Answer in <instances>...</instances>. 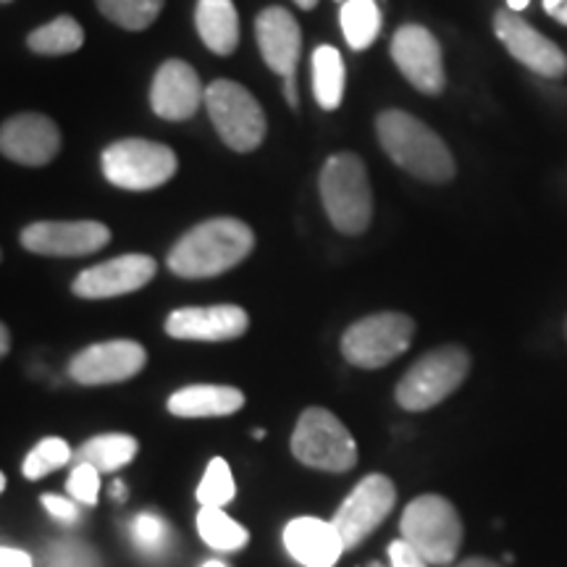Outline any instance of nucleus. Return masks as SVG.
Listing matches in <instances>:
<instances>
[{"instance_id":"nucleus-1","label":"nucleus","mask_w":567,"mask_h":567,"mask_svg":"<svg viewBox=\"0 0 567 567\" xmlns=\"http://www.w3.org/2000/svg\"><path fill=\"white\" fill-rule=\"evenodd\" d=\"M255 247V234L239 218H210L197 224L172 247L168 271L179 279H213L239 266Z\"/></svg>"},{"instance_id":"nucleus-2","label":"nucleus","mask_w":567,"mask_h":567,"mask_svg":"<svg viewBox=\"0 0 567 567\" xmlns=\"http://www.w3.org/2000/svg\"><path fill=\"white\" fill-rule=\"evenodd\" d=\"M375 134H379L381 147L389 158L408 174H413L415 179L431 184L455 179V158H452L446 142L413 113L400 109L379 113Z\"/></svg>"},{"instance_id":"nucleus-3","label":"nucleus","mask_w":567,"mask_h":567,"mask_svg":"<svg viewBox=\"0 0 567 567\" xmlns=\"http://www.w3.org/2000/svg\"><path fill=\"white\" fill-rule=\"evenodd\" d=\"M321 200L326 216L337 231L358 237L371 226L373 218V193L363 161L354 153H337L323 163Z\"/></svg>"},{"instance_id":"nucleus-4","label":"nucleus","mask_w":567,"mask_h":567,"mask_svg":"<svg viewBox=\"0 0 567 567\" xmlns=\"http://www.w3.org/2000/svg\"><path fill=\"white\" fill-rule=\"evenodd\" d=\"M402 538L429 565H450L463 547V520L444 496L423 494L410 502L400 520Z\"/></svg>"},{"instance_id":"nucleus-5","label":"nucleus","mask_w":567,"mask_h":567,"mask_svg":"<svg viewBox=\"0 0 567 567\" xmlns=\"http://www.w3.org/2000/svg\"><path fill=\"white\" fill-rule=\"evenodd\" d=\"M467 371H471V354L463 347L446 344L434 352H425L396 384V405L410 413H423V410L442 405L446 396L457 392Z\"/></svg>"},{"instance_id":"nucleus-6","label":"nucleus","mask_w":567,"mask_h":567,"mask_svg":"<svg viewBox=\"0 0 567 567\" xmlns=\"http://www.w3.org/2000/svg\"><path fill=\"white\" fill-rule=\"evenodd\" d=\"M205 109L226 145L237 153H252L264 145L268 124L260 103L239 82L216 80L205 87Z\"/></svg>"},{"instance_id":"nucleus-7","label":"nucleus","mask_w":567,"mask_h":567,"mask_svg":"<svg viewBox=\"0 0 567 567\" xmlns=\"http://www.w3.org/2000/svg\"><path fill=\"white\" fill-rule=\"evenodd\" d=\"M101 168L113 187L147 193L174 179L179 161L168 145L132 137L111 142L101 155Z\"/></svg>"},{"instance_id":"nucleus-8","label":"nucleus","mask_w":567,"mask_h":567,"mask_svg":"<svg viewBox=\"0 0 567 567\" xmlns=\"http://www.w3.org/2000/svg\"><path fill=\"white\" fill-rule=\"evenodd\" d=\"M292 455L316 471L347 473L358 463V444L331 410L308 408L295 425Z\"/></svg>"},{"instance_id":"nucleus-9","label":"nucleus","mask_w":567,"mask_h":567,"mask_svg":"<svg viewBox=\"0 0 567 567\" xmlns=\"http://www.w3.org/2000/svg\"><path fill=\"white\" fill-rule=\"evenodd\" d=\"M415 323L405 313H373L354 321L342 337V354L354 368H384L413 344Z\"/></svg>"},{"instance_id":"nucleus-10","label":"nucleus","mask_w":567,"mask_h":567,"mask_svg":"<svg viewBox=\"0 0 567 567\" xmlns=\"http://www.w3.org/2000/svg\"><path fill=\"white\" fill-rule=\"evenodd\" d=\"M396 492L394 484L386 476H368L352 488L350 496L337 509L334 526L342 536L344 549L350 551L365 542L381 523L386 520L389 513L394 509Z\"/></svg>"},{"instance_id":"nucleus-11","label":"nucleus","mask_w":567,"mask_h":567,"mask_svg":"<svg viewBox=\"0 0 567 567\" xmlns=\"http://www.w3.org/2000/svg\"><path fill=\"white\" fill-rule=\"evenodd\" d=\"M145 363V347L132 339H111V342L92 344L74 354L69 363V375L82 386H111L134 379Z\"/></svg>"},{"instance_id":"nucleus-12","label":"nucleus","mask_w":567,"mask_h":567,"mask_svg":"<svg viewBox=\"0 0 567 567\" xmlns=\"http://www.w3.org/2000/svg\"><path fill=\"white\" fill-rule=\"evenodd\" d=\"M392 59L402 76L423 95H442L446 87L439 40L421 24H405L392 38Z\"/></svg>"},{"instance_id":"nucleus-13","label":"nucleus","mask_w":567,"mask_h":567,"mask_svg":"<svg viewBox=\"0 0 567 567\" xmlns=\"http://www.w3.org/2000/svg\"><path fill=\"white\" fill-rule=\"evenodd\" d=\"M494 32L515 61H520L523 66L544 76V80H559L567 71V55L559 51L557 42L544 38L515 11H496Z\"/></svg>"},{"instance_id":"nucleus-14","label":"nucleus","mask_w":567,"mask_h":567,"mask_svg":"<svg viewBox=\"0 0 567 567\" xmlns=\"http://www.w3.org/2000/svg\"><path fill=\"white\" fill-rule=\"evenodd\" d=\"M21 247L48 258H82L111 243L109 226L101 221H38L21 231Z\"/></svg>"},{"instance_id":"nucleus-15","label":"nucleus","mask_w":567,"mask_h":567,"mask_svg":"<svg viewBox=\"0 0 567 567\" xmlns=\"http://www.w3.org/2000/svg\"><path fill=\"white\" fill-rule=\"evenodd\" d=\"M155 271H158V264H155L151 255L132 252L87 268V271L76 276L71 289L82 300H111V297L137 292V289L153 281Z\"/></svg>"},{"instance_id":"nucleus-16","label":"nucleus","mask_w":567,"mask_h":567,"mask_svg":"<svg viewBox=\"0 0 567 567\" xmlns=\"http://www.w3.org/2000/svg\"><path fill=\"white\" fill-rule=\"evenodd\" d=\"M0 151L21 166H48L61 151V132L42 113H19L0 126Z\"/></svg>"},{"instance_id":"nucleus-17","label":"nucleus","mask_w":567,"mask_h":567,"mask_svg":"<svg viewBox=\"0 0 567 567\" xmlns=\"http://www.w3.org/2000/svg\"><path fill=\"white\" fill-rule=\"evenodd\" d=\"M205 105V87L187 61L168 59L155 71L151 87V109L166 122H187Z\"/></svg>"},{"instance_id":"nucleus-18","label":"nucleus","mask_w":567,"mask_h":567,"mask_svg":"<svg viewBox=\"0 0 567 567\" xmlns=\"http://www.w3.org/2000/svg\"><path fill=\"white\" fill-rule=\"evenodd\" d=\"M250 326L239 305H210V308H179L166 318L163 329L182 342H231Z\"/></svg>"},{"instance_id":"nucleus-19","label":"nucleus","mask_w":567,"mask_h":567,"mask_svg":"<svg viewBox=\"0 0 567 567\" xmlns=\"http://www.w3.org/2000/svg\"><path fill=\"white\" fill-rule=\"evenodd\" d=\"M255 38H258V48L268 69L284 80H292L302 51V32L292 13L281 6L260 11L255 19Z\"/></svg>"},{"instance_id":"nucleus-20","label":"nucleus","mask_w":567,"mask_h":567,"mask_svg":"<svg viewBox=\"0 0 567 567\" xmlns=\"http://www.w3.org/2000/svg\"><path fill=\"white\" fill-rule=\"evenodd\" d=\"M284 547L305 567H334L347 551L334 523L318 517H295L284 528Z\"/></svg>"},{"instance_id":"nucleus-21","label":"nucleus","mask_w":567,"mask_h":567,"mask_svg":"<svg viewBox=\"0 0 567 567\" xmlns=\"http://www.w3.org/2000/svg\"><path fill=\"white\" fill-rule=\"evenodd\" d=\"M245 408V394L224 384H193L168 396V413L176 417H224Z\"/></svg>"},{"instance_id":"nucleus-22","label":"nucleus","mask_w":567,"mask_h":567,"mask_svg":"<svg viewBox=\"0 0 567 567\" xmlns=\"http://www.w3.org/2000/svg\"><path fill=\"white\" fill-rule=\"evenodd\" d=\"M195 27L205 48L218 55H231L239 45V17L231 0H197Z\"/></svg>"},{"instance_id":"nucleus-23","label":"nucleus","mask_w":567,"mask_h":567,"mask_svg":"<svg viewBox=\"0 0 567 567\" xmlns=\"http://www.w3.org/2000/svg\"><path fill=\"white\" fill-rule=\"evenodd\" d=\"M140 444L134 436L126 434H105L90 439L87 444H82V450L76 452V460L80 463H87L97 467L101 473H116L122 471L137 457Z\"/></svg>"},{"instance_id":"nucleus-24","label":"nucleus","mask_w":567,"mask_h":567,"mask_svg":"<svg viewBox=\"0 0 567 567\" xmlns=\"http://www.w3.org/2000/svg\"><path fill=\"white\" fill-rule=\"evenodd\" d=\"M313 92L323 111H337L344 95V61L331 45H318L313 51Z\"/></svg>"},{"instance_id":"nucleus-25","label":"nucleus","mask_w":567,"mask_h":567,"mask_svg":"<svg viewBox=\"0 0 567 567\" xmlns=\"http://www.w3.org/2000/svg\"><path fill=\"white\" fill-rule=\"evenodd\" d=\"M27 45L38 55H69L84 45V30L74 17H59L32 30Z\"/></svg>"},{"instance_id":"nucleus-26","label":"nucleus","mask_w":567,"mask_h":567,"mask_svg":"<svg viewBox=\"0 0 567 567\" xmlns=\"http://www.w3.org/2000/svg\"><path fill=\"white\" fill-rule=\"evenodd\" d=\"M342 32L352 51L371 48L381 32V9L375 0H347L342 6Z\"/></svg>"},{"instance_id":"nucleus-27","label":"nucleus","mask_w":567,"mask_h":567,"mask_svg":"<svg viewBox=\"0 0 567 567\" xmlns=\"http://www.w3.org/2000/svg\"><path fill=\"white\" fill-rule=\"evenodd\" d=\"M197 534L208 547L218 551H237L250 542L245 526H239L237 520H231L224 513V507H203L197 513Z\"/></svg>"},{"instance_id":"nucleus-28","label":"nucleus","mask_w":567,"mask_h":567,"mask_svg":"<svg viewBox=\"0 0 567 567\" xmlns=\"http://www.w3.org/2000/svg\"><path fill=\"white\" fill-rule=\"evenodd\" d=\"M95 3L103 17L122 30L142 32L158 19L166 0H95Z\"/></svg>"},{"instance_id":"nucleus-29","label":"nucleus","mask_w":567,"mask_h":567,"mask_svg":"<svg viewBox=\"0 0 567 567\" xmlns=\"http://www.w3.org/2000/svg\"><path fill=\"white\" fill-rule=\"evenodd\" d=\"M234 494H237V484H234L229 463L224 457H213L197 486V502L203 507H224L234 499Z\"/></svg>"},{"instance_id":"nucleus-30","label":"nucleus","mask_w":567,"mask_h":567,"mask_svg":"<svg viewBox=\"0 0 567 567\" xmlns=\"http://www.w3.org/2000/svg\"><path fill=\"white\" fill-rule=\"evenodd\" d=\"M71 460V446L59 436L42 439V442L34 446V450L24 460V478L38 481L48 473L59 471Z\"/></svg>"},{"instance_id":"nucleus-31","label":"nucleus","mask_w":567,"mask_h":567,"mask_svg":"<svg viewBox=\"0 0 567 567\" xmlns=\"http://www.w3.org/2000/svg\"><path fill=\"white\" fill-rule=\"evenodd\" d=\"M66 488L76 502H82V505H95L97 494H101V471L87 463H80L69 476Z\"/></svg>"},{"instance_id":"nucleus-32","label":"nucleus","mask_w":567,"mask_h":567,"mask_svg":"<svg viewBox=\"0 0 567 567\" xmlns=\"http://www.w3.org/2000/svg\"><path fill=\"white\" fill-rule=\"evenodd\" d=\"M132 534H134V542L140 544V549L155 551L158 547H163V538H166V523H163L158 515L142 513L134 517Z\"/></svg>"},{"instance_id":"nucleus-33","label":"nucleus","mask_w":567,"mask_h":567,"mask_svg":"<svg viewBox=\"0 0 567 567\" xmlns=\"http://www.w3.org/2000/svg\"><path fill=\"white\" fill-rule=\"evenodd\" d=\"M51 567H97V557L82 544H59L51 555Z\"/></svg>"},{"instance_id":"nucleus-34","label":"nucleus","mask_w":567,"mask_h":567,"mask_svg":"<svg viewBox=\"0 0 567 567\" xmlns=\"http://www.w3.org/2000/svg\"><path fill=\"white\" fill-rule=\"evenodd\" d=\"M389 563H392V567H429V563L410 547L405 538H402V542H394L392 547H389Z\"/></svg>"},{"instance_id":"nucleus-35","label":"nucleus","mask_w":567,"mask_h":567,"mask_svg":"<svg viewBox=\"0 0 567 567\" xmlns=\"http://www.w3.org/2000/svg\"><path fill=\"white\" fill-rule=\"evenodd\" d=\"M40 502H42V507H45L48 513H51L55 520H61V523H71V520H76V517H80V509H76L74 502L63 499V496L45 494Z\"/></svg>"},{"instance_id":"nucleus-36","label":"nucleus","mask_w":567,"mask_h":567,"mask_svg":"<svg viewBox=\"0 0 567 567\" xmlns=\"http://www.w3.org/2000/svg\"><path fill=\"white\" fill-rule=\"evenodd\" d=\"M0 567H34L32 557L21 549L3 547L0 549Z\"/></svg>"},{"instance_id":"nucleus-37","label":"nucleus","mask_w":567,"mask_h":567,"mask_svg":"<svg viewBox=\"0 0 567 567\" xmlns=\"http://www.w3.org/2000/svg\"><path fill=\"white\" fill-rule=\"evenodd\" d=\"M284 95H287V103L297 111V90H295V76L292 80H284Z\"/></svg>"},{"instance_id":"nucleus-38","label":"nucleus","mask_w":567,"mask_h":567,"mask_svg":"<svg viewBox=\"0 0 567 567\" xmlns=\"http://www.w3.org/2000/svg\"><path fill=\"white\" fill-rule=\"evenodd\" d=\"M9 350H11V331L9 326H3V329H0V354H9Z\"/></svg>"},{"instance_id":"nucleus-39","label":"nucleus","mask_w":567,"mask_h":567,"mask_svg":"<svg viewBox=\"0 0 567 567\" xmlns=\"http://www.w3.org/2000/svg\"><path fill=\"white\" fill-rule=\"evenodd\" d=\"M460 567H502V565H496L492 559H484V557H473V559H465Z\"/></svg>"},{"instance_id":"nucleus-40","label":"nucleus","mask_w":567,"mask_h":567,"mask_svg":"<svg viewBox=\"0 0 567 567\" xmlns=\"http://www.w3.org/2000/svg\"><path fill=\"white\" fill-rule=\"evenodd\" d=\"M111 496H113V499H116V502H124V499H126V486L122 484V481H113Z\"/></svg>"},{"instance_id":"nucleus-41","label":"nucleus","mask_w":567,"mask_h":567,"mask_svg":"<svg viewBox=\"0 0 567 567\" xmlns=\"http://www.w3.org/2000/svg\"><path fill=\"white\" fill-rule=\"evenodd\" d=\"M542 3H544V11H547L549 17H555V13H557L559 9H563L565 0H542Z\"/></svg>"},{"instance_id":"nucleus-42","label":"nucleus","mask_w":567,"mask_h":567,"mask_svg":"<svg viewBox=\"0 0 567 567\" xmlns=\"http://www.w3.org/2000/svg\"><path fill=\"white\" fill-rule=\"evenodd\" d=\"M528 3H530V0H507V9L520 13V11L528 9Z\"/></svg>"},{"instance_id":"nucleus-43","label":"nucleus","mask_w":567,"mask_h":567,"mask_svg":"<svg viewBox=\"0 0 567 567\" xmlns=\"http://www.w3.org/2000/svg\"><path fill=\"white\" fill-rule=\"evenodd\" d=\"M555 19L559 21V24H565V27H567V0L563 3V9H559V11L555 13Z\"/></svg>"},{"instance_id":"nucleus-44","label":"nucleus","mask_w":567,"mask_h":567,"mask_svg":"<svg viewBox=\"0 0 567 567\" xmlns=\"http://www.w3.org/2000/svg\"><path fill=\"white\" fill-rule=\"evenodd\" d=\"M297 6H300V9H305V11H310V9H316V3L318 0H295Z\"/></svg>"},{"instance_id":"nucleus-45","label":"nucleus","mask_w":567,"mask_h":567,"mask_svg":"<svg viewBox=\"0 0 567 567\" xmlns=\"http://www.w3.org/2000/svg\"><path fill=\"white\" fill-rule=\"evenodd\" d=\"M252 436H255V439H266V431H264V429H255Z\"/></svg>"},{"instance_id":"nucleus-46","label":"nucleus","mask_w":567,"mask_h":567,"mask_svg":"<svg viewBox=\"0 0 567 567\" xmlns=\"http://www.w3.org/2000/svg\"><path fill=\"white\" fill-rule=\"evenodd\" d=\"M203 567H226L224 563H216V559H210V563H205Z\"/></svg>"},{"instance_id":"nucleus-47","label":"nucleus","mask_w":567,"mask_h":567,"mask_svg":"<svg viewBox=\"0 0 567 567\" xmlns=\"http://www.w3.org/2000/svg\"><path fill=\"white\" fill-rule=\"evenodd\" d=\"M565 337H567V321H565Z\"/></svg>"},{"instance_id":"nucleus-48","label":"nucleus","mask_w":567,"mask_h":567,"mask_svg":"<svg viewBox=\"0 0 567 567\" xmlns=\"http://www.w3.org/2000/svg\"><path fill=\"white\" fill-rule=\"evenodd\" d=\"M371 567H381V565H371Z\"/></svg>"},{"instance_id":"nucleus-49","label":"nucleus","mask_w":567,"mask_h":567,"mask_svg":"<svg viewBox=\"0 0 567 567\" xmlns=\"http://www.w3.org/2000/svg\"><path fill=\"white\" fill-rule=\"evenodd\" d=\"M6 3H9V0H6Z\"/></svg>"}]
</instances>
